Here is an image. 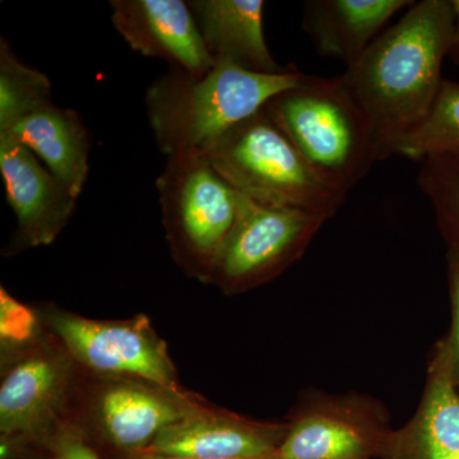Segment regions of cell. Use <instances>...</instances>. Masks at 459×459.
Wrapping results in <instances>:
<instances>
[{
    "instance_id": "cell-1",
    "label": "cell",
    "mask_w": 459,
    "mask_h": 459,
    "mask_svg": "<svg viewBox=\"0 0 459 459\" xmlns=\"http://www.w3.org/2000/svg\"><path fill=\"white\" fill-rule=\"evenodd\" d=\"M453 30L451 0L415 2L340 75L369 123L377 161L397 155L433 108Z\"/></svg>"
},
{
    "instance_id": "cell-2",
    "label": "cell",
    "mask_w": 459,
    "mask_h": 459,
    "mask_svg": "<svg viewBox=\"0 0 459 459\" xmlns=\"http://www.w3.org/2000/svg\"><path fill=\"white\" fill-rule=\"evenodd\" d=\"M305 75L299 69L285 74H253L230 62H217L202 77L170 68L146 93L148 122L157 146L166 159L204 155L272 98L299 86Z\"/></svg>"
},
{
    "instance_id": "cell-3",
    "label": "cell",
    "mask_w": 459,
    "mask_h": 459,
    "mask_svg": "<svg viewBox=\"0 0 459 459\" xmlns=\"http://www.w3.org/2000/svg\"><path fill=\"white\" fill-rule=\"evenodd\" d=\"M272 122L325 186L347 195L377 162L367 117L340 75H305L264 107Z\"/></svg>"
},
{
    "instance_id": "cell-4",
    "label": "cell",
    "mask_w": 459,
    "mask_h": 459,
    "mask_svg": "<svg viewBox=\"0 0 459 459\" xmlns=\"http://www.w3.org/2000/svg\"><path fill=\"white\" fill-rule=\"evenodd\" d=\"M202 156L238 195L268 207L331 220L347 198L316 177L264 108L222 135Z\"/></svg>"
},
{
    "instance_id": "cell-5",
    "label": "cell",
    "mask_w": 459,
    "mask_h": 459,
    "mask_svg": "<svg viewBox=\"0 0 459 459\" xmlns=\"http://www.w3.org/2000/svg\"><path fill=\"white\" fill-rule=\"evenodd\" d=\"M204 403L183 386L84 373L71 421L102 455L117 459L146 452L166 428Z\"/></svg>"
},
{
    "instance_id": "cell-6",
    "label": "cell",
    "mask_w": 459,
    "mask_h": 459,
    "mask_svg": "<svg viewBox=\"0 0 459 459\" xmlns=\"http://www.w3.org/2000/svg\"><path fill=\"white\" fill-rule=\"evenodd\" d=\"M156 186L172 259L186 276L208 283L237 220L238 193L202 155L168 157Z\"/></svg>"
},
{
    "instance_id": "cell-7",
    "label": "cell",
    "mask_w": 459,
    "mask_h": 459,
    "mask_svg": "<svg viewBox=\"0 0 459 459\" xmlns=\"http://www.w3.org/2000/svg\"><path fill=\"white\" fill-rule=\"evenodd\" d=\"M0 364V455L17 459L71 420L84 373L48 331Z\"/></svg>"
},
{
    "instance_id": "cell-8",
    "label": "cell",
    "mask_w": 459,
    "mask_h": 459,
    "mask_svg": "<svg viewBox=\"0 0 459 459\" xmlns=\"http://www.w3.org/2000/svg\"><path fill=\"white\" fill-rule=\"evenodd\" d=\"M44 328L89 376L132 377L181 388L168 342L146 314L91 319L53 303L33 305Z\"/></svg>"
},
{
    "instance_id": "cell-9",
    "label": "cell",
    "mask_w": 459,
    "mask_h": 459,
    "mask_svg": "<svg viewBox=\"0 0 459 459\" xmlns=\"http://www.w3.org/2000/svg\"><path fill=\"white\" fill-rule=\"evenodd\" d=\"M320 214L268 207L238 195V210L211 271L208 285L243 294L280 276L304 255L319 229Z\"/></svg>"
},
{
    "instance_id": "cell-10",
    "label": "cell",
    "mask_w": 459,
    "mask_h": 459,
    "mask_svg": "<svg viewBox=\"0 0 459 459\" xmlns=\"http://www.w3.org/2000/svg\"><path fill=\"white\" fill-rule=\"evenodd\" d=\"M287 427L279 459H385L392 433L383 410L356 395L307 402Z\"/></svg>"
},
{
    "instance_id": "cell-11",
    "label": "cell",
    "mask_w": 459,
    "mask_h": 459,
    "mask_svg": "<svg viewBox=\"0 0 459 459\" xmlns=\"http://www.w3.org/2000/svg\"><path fill=\"white\" fill-rule=\"evenodd\" d=\"M0 172L17 219L16 231L3 255L54 243L74 216L78 198L29 148L5 132H0Z\"/></svg>"
},
{
    "instance_id": "cell-12",
    "label": "cell",
    "mask_w": 459,
    "mask_h": 459,
    "mask_svg": "<svg viewBox=\"0 0 459 459\" xmlns=\"http://www.w3.org/2000/svg\"><path fill=\"white\" fill-rule=\"evenodd\" d=\"M289 427L255 421L205 402L166 428L146 452L186 459L276 457Z\"/></svg>"
},
{
    "instance_id": "cell-13",
    "label": "cell",
    "mask_w": 459,
    "mask_h": 459,
    "mask_svg": "<svg viewBox=\"0 0 459 459\" xmlns=\"http://www.w3.org/2000/svg\"><path fill=\"white\" fill-rule=\"evenodd\" d=\"M111 22L133 50L186 74H207L216 63L205 49L188 2L110 0Z\"/></svg>"
},
{
    "instance_id": "cell-14",
    "label": "cell",
    "mask_w": 459,
    "mask_h": 459,
    "mask_svg": "<svg viewBox=\"0 0 459 459\" xmlns=\"http://www.w3.org/2000/svg\"><path fill=\"white\" fill-rule=\"evenodd\" d=\"M458 370L451 342L437 347L421 406L409 424L392 430L385 459H440L459 455Z\"/></svg>"
},
{
    "instance_id": "cell-15",
    "label": "cell",
    "mask_w": 459,
    "mask_h": 459,
    "mask_svg": "<svg viewBox=\"0 0 459 459\" xmlns=\"http://www.w3.org/2000/svg\"><path fill=\"white\" fill-rule=\"evenodd\" d=\"M205 49L213 62H230L259 74H285L294 65L274 60L263 31V0H190Z\"/></svg>"
},
{
    "instance_id": "cell-16",
    "label": "cell",
    "mask_w": 459,
    "mask_h": 459,
    "mask_svg": "<svg viewBox=\"0 0 459 459\" xmlns=\"http://www.w3.org/2000/svg\"><path fill=\"white\" fill-rule=\"evenodd\" d=\"M413 0H307L303 29L319 56L347 66L360 59L395 14Z\"/></svg>"
},
{
    "instance_id": "cell-17",
    "label": "cell",
    "mask_w": 459,
    "mask_h": 459,
    "mask_svg": "<svg viewBox=\"0 0 459 459\" xmlns=\"http://www.w3.org/2000/svg\"><path fill=\"white\" fill-rule=\"evenodd\" d=\"M5 133L29 148L72 195L80 198L89 178L91 138L77 111L50 101L18 120Z\"/></svg>"
},
{
    "instance_id": "cell-18",
    "label": "cell",
    "mask_w": 459,
    "mask_h": 459,
    "mask_svg": "<svg viewBox=\"0 0 459 459\" xmlns=\"http://www.w3.org/2000/svg\"><path fill=\"white\" fill-rule=\"evenodd\" d=\"M50 101L48 75L25 65L7 39H0V132Z\"/></svg>"
},
{
    "instance_id": "cell-19",
    "label": "cell",
    "mask_w": 459,
    "mask_h": 459,
    "mask_svg": "<svg viewBox=\"0 0 459 459\" xmlns=\"http://www.w3.org/2000/svg\"><path fill=\"white\" fill-rule=\"evenodd\" d=\"M446 153H459V83L444 80L427 119L404 138L397 155L422 161Z\"/></svg>"
},
{
    "instance_id": "cell-20",
    "label": "cell",
    "mask_w": 459,
    "mask_h": 459,
    "mask_svg": "<svg viewBox=\"0 0 459 459\" xmlns=\"http://www.w3.org/2000/svg\"><path fill=\"white\" fill-rule=\"evenodd\" d=\"M418 183L446 229L459 235V153L427 157Z\"/></svg>"
},
{
    "instance_id": "cell-21",
    "label": "cell",
    "mask_w": 459,
    "mask_h": 459,
    "mask_svg": "<svg viewBox=\"0 0 459 459\" xmlns=\"http://www.w3.org/2000/svg\"><path fill=\"white\" fill-rule=\"evenodd\" d=\"M47 333L35 307L21 304L0 289V360L29 349Z\"/></svg>"
},
{
    "instance_id": "cell-22",
    "label": "cell",
    "mask_w": 459,
    "mask_h": 459,
    "mask_svg": "<svg viewBox=\"0 0 459 459\" xmlns=\"http://www.w3.org/2000/svg\"><path fill=\"white\" fill-rule=\"evenodd\" d=\"M17 459H108L74 422H63L51 433L27 446Z\"/></svg>"
},
{
    "instance_id": "cell-23",
    "label": "cell",
    "mask_w": 459,
    "mask_h": 459,
    "mask_svg": "<svg viewBox=\"0 0 459 459\" xmlns=\"http://www.w3.org/2000/svg\"><path fill=\"white\" fill-rule=\"evenodd\" d=\"M449 279H451L453 329L451 342L453 355L459 374V247H455L449 255Z\"/></svg>"
},
{
    "instance_id": "cell-24",
    "label": "cell",
    "mask_w": 459,
    "mask_h": 459,
    "mask_svg": "<svg viewBox=\"0 0 459 459\" xmlns=\"http://www.w3.org/2000/svg\"><path fill=\"white\" fill-rule=\"evenodd\" d=\"M453 14H455V30L449 56L459 65V0H451Z\"/></svg>"
},
{
    "instance_id": "cell-25",
    "label": "cell",
    "mask_w": 459,
    "mask_h": 459,
    "mask_svg": "<svg viewBox=\"0 0 459 459\" xmlns=\"http://www.w3.org/2000/svg\"><path fill=\"white\" fill-rule=\"evenodd\" d=\"M117 459H186V458H174L165 457V455H153V453H138V455H128V457L117 458ZM267 459H279L277 457H272Z\"/></svg>"
},
{
    "instance_id": "cell-26",
    "label": "cell",
    "mask_w": 459,
    "mask_h": 459,
    "mask_svg": "<svg viewBox=\"0 0 459 459\" xmlns=\"http://www.w3.org/2000/svg\"><path fill=\"white\" fill-rule=\"evenodd\" d=\"M440 459H459V455H453V457L440 458Z\"/></svg>"
}]
</instances>
